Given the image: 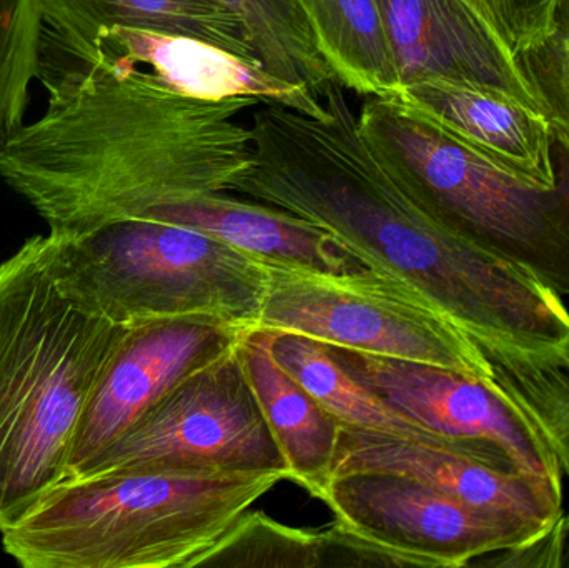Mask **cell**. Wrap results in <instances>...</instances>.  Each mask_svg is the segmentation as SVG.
Segmentation results:
<instances>
[{
    "label": "cell",
    "mask_w": 569,
    "mask_h": 568,
    "mask_svg": "<svg viewBox=\"0 0 569 568\" xmlns=\"http://www.w3.org/2000/svg\"><path fill=\"white\" fill-rule=\"evenodd\" d=\"M321 100L330 112L323 120L260 103L250 123L252 166L230 192L320 227L483 352L547 356L569 346L563 297L441 222L368 142L340 83Z\"/></svg>",
    "instance_id": "1"
},
{
    "label": "cell",
    "mask_w": 569,
    "mask_h": 568,
    "mask_svg": "<svg viewBox=\"0 0 569 568\" xmlns=\"http://www.w3.org/2000/svg\"><path fill=\"white\" fill-rule=\"evenodd\" d=\"M47 107L0 152V177L70 239L153 207L230 192L252 166V97L192 99L149 69L40 56Z\"/></svg>",
    "instance_id": "2"
},
{
    "label": "cell",
    "mask_w": 569,
    "mask_h": 568,
    "mask_svg": "<svg viewBox=\"0 0 569 568\" xmlns=\"http://www.w3.org/2000/svg\"><path fill=\"white\" fill-rule=\"evenodd\" d=\"M126 329L52 233L0 263V532L66 479L83 410Z\"/></svg>",
    "instance_id": "3"
},
{
    "label": "cell",
    "mask_w": 569,
    "mask_h": 568,
    "mask_svg": "<svg viewBox=\"0 0 569 568\" xmlns=\"http://www.w3.org/2000/svg\"><path fill=\"white\" fill-rule=\"evenodd\" d=\"M283 472L133 467L67 479L16 526L3 550L26 568H192Z\"/></svg>",
    "instance_id": "4"
},
{
    "label": "cell",
    "mask_w": 569,
    "mask_h": 568,
    "mask_svg": "<svg viewBox=\"0 0 569 568\" xmlns=\"http://www.w3.org/2000/svg\"><path fill=\"white\" fill-rule=\"evenodd\" d=\"M358 126L395 173L458 236L569 297V147L553 133L557 182L485 159L401 97H368Z\"/></svg>",
    "instance_id": "5"
},
{
    "label": "cell",
    "mask_w": 569,
    "mask_h": 568,
    "mask_svg": "<svg viewBox=\"0 0 569 568\" xmlns=\"http://www.w3.org/2000/svg\"><path fill=\"white\" fill-rule=\"evenodd\" d=\"M57 239L117 322L209 317L242 329L259 326L269 266L209 233L129 219Z\"/></svg>",
    "instance_id": "6"
},
{
    "label": "cell",
    "mask_w": 569,
    "mask_h": 568,
    "mask_svg": "<svg viewBox=\"0 0 569 568\" xmlns=\"http://www.w3.org/2000/svg\"><path fill=\"white\" fill-rule=\"evenodd\" d=\"M257 327L493 379L490 362L470 337L427 300L370 269L337 273L269 266Z\"/></svg>",
    "instance_id": "7"
},
{
    "label": "cell",
    "mask_w": 569,
    "mask_h": 568,
    "mask_svg": "<svg viewBox=\"0 0 569 568\" xmlns=\"http://www.w3.org/2000/svg\"><path fill=\"white\" fill-rule=\"evenodd\" d=\"M133 467L283 472L290 480L237 349L170 390L82 476Z\"/></svg>",
    "instance_id": "8"
},
{
    "label": "cell",
    "mask_w": 569,
    "mask_h": 568,
    "mask_svg": "<svg viewBox=\"0 0 569 568\" xmlns=\"http://www.w3.org/2000/svg\"><path fill=\"white\" fill-rule=\"evenodd\" d=\"M318 500L333 514L335 526L398 554L410 567H468L551 529L473 509L397 474L333 476Z\"/></svg>",
    "instance_id": "9"
},
{
    "label": "cell",
    "mask_w": 569,
    "mask_h": 568,
    "mask_svg": "<svg viewBox=\"0 0 569 568\" xmlns=\"http://www.w3.org/2000/svg\"><path fill=\"white\" fill-rule=\"evenodd\" d=\"M330 356L378 399L450 439L507 450L531 476L563 496V472L530 417L495 382L460 370L328 346Z\"/></svg>",
    "instance_id": "10"
},
{
    "label": "cell",
    "mask_w": 569,
    "mask_h": 568,
    "mask_svg": "<svg viewBox=\"0 0 569 568\" xmlns=\"http://www.w3.org/2000/svg\"><path fill=\"white\" fill-rule=\"evenodd\" d=\"M246 330L209 317L129 323L90 393L63 480L82 476L170 390L233 352Z\"/></svg>",
    "instance_id": "11"
},
{
    "label": "cell",
    "mask_w": 569,
    "mask_h": 568,
    "mask_svg": "<svg viewBox=\"0 0 569 568\" xmlns=\"http://www.w3.org/2000/svg\"><path fill=\"white\" fill-rule=\"evenodd\" d=\"M353 472L410 477L473 509L547 529L563 516L561 494L485 440L407 439L343 426L333 476Z\"/></svg>",
    "instance_id": "12"
},
{
    "label": "cell",
    "mask_w": 569,
    "mask_h": 568,
    "mask_svg": "<svg viewBox=\"0 0 569 568\" xmlns=\"http://www.w3.org/2000/svg\"><path fill=\"white\" fill-rule=\"evenodd\" d=\"M401 86L445 80L538 110L513 53L467 0H380Z\"/></svg>",
    "instance_id": "13"
},
{
    "label": "cell",
    "mask_w": 569,
    "mask_h": 568,
    "mask_svg": "<svg viewBox=\"0 0 569 568\" xmlns=\"http://www.w3.org/2000/svg\"><path fill=\"white\" fill-rule=\"evenodd\" d=\"M97 49V59L110 57L146 67L170 89L192 99L217 102L252 97L315 119L330 116L323 100L308 87L269 72L259 60L197 37L113 26L100 32Z\"/></svg>",
    "instance_id": "14"
},
{
    "label": "cell",
    "mask_w": 569,
    "mask_h": 568,
    "mask_svg": "<svg viewBox=\"0 0 569 568\" xmlns=\"http://www.w3.org/2000/svg\"><path fill=\"white\" fill-rule=\"evenodd\" d=\"M400 97L501 169L540 186L557 182L553 130L538 110L500 93L445 80L411 83Z\"/></svg>",
    "instance_id": "15"
},
{
    "label": "cell",
    "mask_w": 569,
    "mask_h": 568,
    "mask_svg": "<svg viewBox=\"0 0 569 568\" xmlns=\"http://www.w3.org/2000/svg\"><path fill=\"white\" fill-rule=\"evenodd\" d=\"M136 219L159 220L209 233L267 266L337 273L367 269L315 223L279 207L236 199L227 192L153 207Z\"/></svg>",
    "instance_id": "16"
},
{
    "label": "cell",
    "mask_w": 569,
    "mask_h": 568,
    "mask_svg": "<svg viewBox=\"0 0 569 568\" xmlns=\"http://www.w3.org/2000/svg\"><path fill=\"white\" fill-rule=\"evenodd\" d=\"M39 6L42 50L73 62H93L100 32L113 26L197 37L259 60L242 20L216 0H39Z\"/></svg>",
    "instance_id": "17"
},
{
    "label": "cell",
    "mask_w": 569,
    "mask_h": 568,
    "mask_svg": "<svg viewBox=\"0 0 569 568\" xmlns=\"http://www.w3.org/2000/svg\"><path fill=\"white\" fill-rule=\"evenodd\" d=\"M237 353L291 482L320 499L333 477L343 426L277 362L266 329L246 330Z\"/></svg>",
    "instance_id": "18"
},
{
    "label": "cell",
    "mask_w": 569,
    "mask_h": 568,
    "mask_svg": "<svg viewBox=\"0 0 569 568\" xmlns=\"http://www.w3.org/2000/svg\"><path fill=\"white\" fill-rule=\"evenodd\" d=\"M338 83L363 97L403 92L380 0H300Z\"/></svg>",
    "instance_id": "19"
},
{
    "label": "cell",
    "mask_w": 569,
    "mask_h": 568,
    "mask_svg": "<svg viewBox=\"0 0 569 568\" xmlns=\"http://www.w3.org/2000/svg\"><path fill=\"white\" fill-rule=\"evenodd\" d=\"M266 330L277 362L341 426L407 439H450L423 429L378 399L330 356L325 343L300 333Z\"/></svg>",
    "instance_id": "20"
},
{
    "label": "cell",
    "mask_w": 569,
    "mask_h": 568,
    "mask_svg": "<svg viewBox=\"0 0 569 568\" xmlns=\"http://www.w3.org/2000/svg\"><path fill=\"white\" fill-rule=\"evenodd\" d=\"M236 13L249 33L257 59L269 72L323 97L338 83L325 59L300 0H216Z\"/></svg>",
    "instance_id": "21"
},
{
    "label": "cell",
    "mask_w": 569,
    "mask_h": 568,
    "mask_svg": "<svg viewBox=\"0 0 569 568\" xmlns=\"http://www.w3.org/2000/svg\"><path fill=\"white\" fill-rule=\"evenodd\" d=\"M483 353L495 382L530 417L569 476V346L548 356Z\"/></svg>",
    "instance_id": "22"
},
{
    "label": "cell",
    "mask_w": 569,
    "mask_h": 568,
    "mask_svg": "<svg viewBox=\"0 0 569 568\" xmlns=\"http://www.w3.org/2000/svg\"><path fill=\"white\" fill-rule=\"evenodd\" d=\"M43 19L39 0H0V152L23 126L39 77Z\"/></svg>",
    "instance_id": "23"
},
{
    "label": "cell",
    "mask_w": 569,
    "mask_h": 568,
    "mask_svg": "<svg viewBox=\"0 0 569 568\" xmlns=\"http://www.w3.org/2000/svg\"><path fill=\"white\" fill-rule=\"evenodd\" d=\"M200 567L318 568L321 536L249 510Z\"/></svg>",
    "instance_id": "24"
},
{
    "label": "cell",
    "mask_w": 569,
    "mask_h": 568,
    "mask_svg": "<svg viewBox=\"0 0 569 568\" xmlns=\"http://www.w3.org/2000/svg\"><path fill=\"white\" fill-rule=\"evenodd\" d=\"M541 116L569 147V0H560L547 32L515 53Z\"/></svg>",
    "instance_id": "25"
},
{
    "label": "cell",
    "mask_w": 569,
    "mask_h": 568,
    "mask_svg": "<svg viewBox=\"0 0 569 568\" xmlns=\"http://www.w3.org/2000/svg\"><path fill=\"white\" fill-rule=\"evenodd\" d=\"M560 0H483L488 20L510 52L547 32Z\"/></svg>",
    "instance_id": "26"
},
{
    "label": "cell",
    "mask_w": 569,
    "mask_h": 568,
    "mask_svg": "<svg viewBox=\"0 0 569 568\" xmlns=\"http://www.w3.org/2000/svg\"><path fill=\"white\" fill-rule=\"evenodd\" d=\"M320 536L321 567H410L398 554L360 539L335 524Z\"/></svg>",
    "instance_id": "27"
},
{
    "label": "cell",
    "mask_w": 569,
    "mask_h": 568,
    "mask_svg": "<svg viewBox=\"0 0 569 568\" xmlns=\"http://www.w3.org/2000/svg\"><path fill=\"white\" fill-rule=\"evenodd\" d=\"M561 562L560 568H569V514L560 519Z\"/></svg>",
    "instance_id": "28"
},
{
    "label": "cell",
    "mask_w": 569,
    "mask_h": 568,
    "mask_svg": "<svg viewBox=\"0 0 569 568\" xmlns=\"http://www.w3.org/2000/svg\"><path fill=\"white\" fill-rule=\"evenodd\" d=\"M468 3H471V6L475 7V9L478 10V12L481 13V16L487 17V10H485V3L483 0H467ZM488 19V17H487ZM490 22V20H488Z\"/></svg>",
    "instance_id": "29"
}]
</instances>
